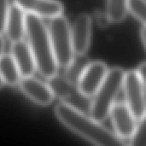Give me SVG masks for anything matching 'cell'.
Here are the masks:
<instances>
[{
    "label": "cell",
    "instance_id": "6da1fadb",
    "mask_svg": "<svg viewBox=\"0 0 146 146\" xmlns=\"http://www.w3.org/2000/svg\"><path fill=\"white\" fill-rule=\"evenodd\" d=\"M55 115L67 128L90 143L100 146L124 145V141L115 133L73 105L64 102L57 104L55 107Z\"/></svg>",
    "mask_w": 146,
    "mask_h": 146
},
{
    "label": "cell",
    "instance_id": "7a4b0ae2",
    "mask_svg": "<svg viewBox=\"0 0 146 146\" xmlns=\"http://www.w3.org/2000/svg\"><path fill=\"white\" fill-rule=\"evenodd\" d=\"M26 35L39 74L47 80L56 75L58 65L52 50L48 27L42 18L26 14Z\"/></svg>",
    "mask_w": 146,
    "mask_h": 146
},
{
    "label": "cell",
    "instance_id": "3957f363",
    "mask_svg": "<svg viewBox=\"0 0 146 146\" xmlns=\"http://www.w3.org/2000/svg\"><path fill=\"white\" fill-rule=\"evenodd\" d=\"M126 71L119 67L109 69V72L91 100L89 115L95 120L103 122L108 116L115 103L116 98L123 87Z\"/></svg>",
    "mask_w": 146,
    "mask_h": 146
},
{
    "label": "cell",
    "instance_id": "277c9868",
    "mask_svg": "<svg viewBox=\"0 0 146 146\" xmlns=\"http://www.w3.org/2000/svg\"><path fill=\"white\" fill-rule=\"evenodd\" d=\"M48 30L56 63L66 68L75 56L69 22L62 15H57L50 18Z\"/></svg>",
    "mask_w": 146,
    "mask_h": 146
},
{
    "label": "cell",
    "instance_id": "5b68a950",
    "mask_svg": "<svg viewBox=\"0 0 146 146\" xmlns=\"http://www.w3.org/2000/svg\"><path fill=\"white\" fill-rule=\"evenodd\" d=\"M144 88L145 86L137 70H128L126 72L122 87L126 104L137 121H139L143 117L146 111V98Z\"/></svg>",
    "mask_w": 146,
    "mask_h": 146
},
{
    "label": "cell",
    "instance_id": "8992f818",
    "mask_svg": "<svg viewBox=\"0 0 146 146\" xmlns=\"http://www.w3.org/2000/svg\"><path fill=\"white\" fill-rule=\"evenodd\" d=\"M47 84L50 87L54 97L59 98L62 102L73 105L82 111L85 109L89 111L91 104L89 98L84 96L77 85L68 80L65 76H60L56 74L48 79Z\"/></svg>",
    "mask_w": 146,
    "mask_h": 146
},
{
    "label": "cell",
    "instance_id": "52a82bcc",
    "mask_svg": "<svg viewBox=\"0 0 146 146\" xmlns=\"http://www.w3.org/2000/svg\"><path fill=\"white\" fill-rule=\"evenodd\" d=\"M109 69L104 62L94 61L89 62L77 82L80 92L89 98L93 97L104 82Z\"/></svg>",
    "mask_w": 146,
    "mask_h": 146
},
{
    "label": "cell",
    "instance_id": "ba28073f",
    "mask_svg": "<svg viewBox=\"0 0 146 146\" xmlns=\"http://www.w3.org/2000/svg\"><path fill=\"white\" fill-rule=\"evenodd\" d=\"M110 116L116 135L122 140H130L135 133L137 120L126 103H115L110 110Z\"/></svg>",
    "mask_w": 146,
    "mask_h": 146
},
{
    "label": "cell",
    "instance_id": "9c48e42d",
    "mask_svg": "<svg viewBox=\"0 0 146 146\" xmlns=\"http://www.w3.org/2000/svg\"><path fill=\"white\" fill-rule=\"evenodd\" d=\"M92 27V16L87 13L80 14L74 21L71 35L75 55H86L87 52L91 43Z\"/></svg>",
    "mask_w": 146,
    "mask_h": 146
},
{
    "label": "cell",
    "instance_id": "30bf717a",
    "mask_svg": "<svg viewBox=\"0 0 146 146\" xmlns=\"http://www.w3.org/2000/svg\"><path fill=\"white\" fill-rule=\"evenodd\" d=\"M19 86L29 99L40 106L49 105L55 98L49 85L33 77V75L22 77Z\"/></svg>",
    "mask_w": 146,
    "mask_h": 146
},
{
    "label": "cell",
    "instance_id": "8fae6325",
    "mask_svg": "<svg viewBox=\"0 0 146 146\" xmlns=\"http://www.w3.org/2000/svg\"><path fill=\"white\" fill-rule=\"evenodd\" d=\"M26 14H33L40 18H53L62 15L63 5L59 0H14Z\"/></svg>",
    "mask_w": 146,
    "mask_h": 146
},
{
    "label": "cell",
    "instance_id": "7c38bea8",
    "mask_svg": "<svg viewBox=\"0 0 146 146\" xmlns=\"http://www.w3.org/2000/svg\"><path fill=\"white\" fill-rule=\"evenodd\" d=\"M10 55L14 58L22 77L32 76L34 74L37 68L36 62L28 42L23 39L12 42Z\"/></svg>",
    "mask_w": 146,
    "mask_h": 146
},
{
    "label": "cell",
    "instance_id": "4fadbf2b",
    "mask_svg": "<svg viewBox=\"0 0 146 146\" xmlns=\"http://www.w3.org/2000/svg\"><path fill=\"white\" fill-rule=\"evenodd\" d=\"M5 33L11 43L23 39L26 34V14L15 3L9 6Z\"/></svg>",
    "mask_w": 146,
    "mask_h": 146
},
{
    "label": "cell",
    "instance_id": "5bb4252c",
    "mask_svg": "<svg viewBox=\"0 0 146 146\" xmlns=\"http://www.w3.org/2000/svg\"><path fill=\"white\" fill-rule=\"evenodd\" d=\"M0 77L4 85L15 86L19 85L22 76L11 55L3 54L0 57Z\"/></svg>",
    "mask_w": 146,
    "mask_h": 146
},
{
    "label": "cell",
    "instance_id": "9a60e30c",
    "mask_svg": "<svg viewBox=\"0 0 146 146\" xmlns=\"http://www.w3.org/2000/svg\"><path fill=\"white\" fill-rule=\"evenodd\" d=\"M128 0H107L106 17L110 23L118 24L124 21L128 12Z\"/></svg>",
    "mask_w": 146,
    "mask_h": 146
},
{
    "label": "cell",
    "instance_id": "2e32d148",
    "mask_svg": "<svg viewBox=\"0 0 146 146\" xmlns=\"http://www.w3.org/2000/svg\"><path fill=\"white\" fill-rule=\"evenodd\" d=\"M89 62L85 55H75L72 62L66 68L67 72L65 77L77 85L80 76Z\"/></svg>",
    "mask_w": 146,
    "mask_h": 146
},
{
    "label": "cell",
    "instance_id": "e0dca14e",
    "mask_svg": "<svg viewBox=\"0 0 146 146\" xmlns=\"http://www.w3.org/2000/svg\"><path fill=\"white\" fill-rule=\"evenodd\" d=\"M127 9L128 12L146 26V0H128Z\"/></svg>",
    "mask_w": 146,
    "mask_h": 146
},
{
    "label": "cell",
    "instance_id": "ac0fdd59",
    "mask_svg": "<svg viewBox=\"0 0 146 146\" xmlns=\"http://www.w3.org/2000/svg\"><path fill=\"white\" fill-rule=\"evenodd\" d=\"M130 144L136 146H146V111L137 124L135 133L130 139Z\"/></svg>",
    "mask_w": 146,
    "mask_h": 146
},
{
    "label": "cell",
    "instance_id": "d6986e66",
    "mask_svg": "<svg viewBox=\"0 0 146 146\" xmlns=\"http://www.w3.org/2000/svg\"><path fill=\"white\" fill-rule=\"evenodd\" d=\"M9 10V0H0V34L5 32Z\"/></svg>",
    "mask_w": 146,
    "mask_h": 146
},
{
    "label": "cell",
    "instance_id": "ffe728a7",
    "mask_svg": "<svg viewBox=\"0 0 146 146\" xmlns=\"http://www.w3.org/2000/svg\"><path fill=\"white\" fill-rule=\"evenodd\" d=\"M137 71L139 74V77L141 79V81L146 88V62H142L137 68Z\"/></svg>",
    "mask_w": 146,
    "mask_h": 146
},
{
    "label": "cell",
    "instance_id": "44dd1931",
    "mask_svg": "<svg viewBox=\"0 0 146 146\" xmlns=\"http://www.w3.org/2000/svg\"><path fill=\"white\" fill-rule=\"evenodd\" d=\"M140 38L142 40V43L146 50V26H143L140 29Z\"/></svg>",
    "mask_w": 146,
    "mask_h": 146
},
{
    "label": "cell",
    "instance_id": "7402d4cb",
    "mask_svg": "<svg viewBox=\"0 0 146 146\" xmlns=\"http://www.w3.org/2000/svg\"><path fill=\"white\" fill-rule=\"evenodd\" d=\"M3 48H4V41H3V38L2 37V35L0 34V57L3 55Z\"/></svg>",
    "mask_w": 146,
    "mask_h": 146
},
{
    "label": "cell",
    "instance_id": "603a6c76",
    "mask_svg": "<svg viewBox=\"0 0 146 146\" xmlns=\"http://www.w3.org/2000/svg\"><path fill=\"white\" fill-rule=\"evenodd\" d=\"M3 85H4V83H3V81L2 80L1 77H0V88H2V87L3 86Z\"/></svg>",
    "mask_w": 146,
    "mask_h": 146
}]
</instances>
